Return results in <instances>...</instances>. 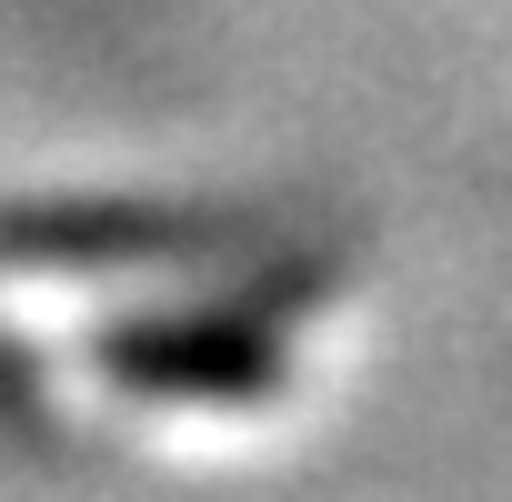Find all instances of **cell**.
Listing matches in <instances>:
<instances>
[{"instance_id":"cell-1","label":"cell","mask_w":512,"mask_h":502,"mask_svg":"<svg viewBox=\"0 0 512 502\" xmlns=\"http://www.w3.org/2000/svg\"><path fill=\"white\" fill-rule=\"evenodd\" d=\"M101 362H111L121 382H141V392H231V402H251V392L282 382V332H272L262 312L211 302V312L121 322V332L101 342Z\"/></svg>"}]
</instances>
